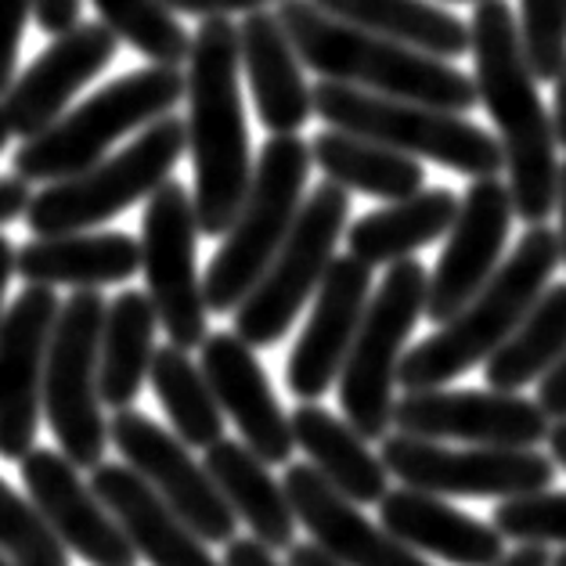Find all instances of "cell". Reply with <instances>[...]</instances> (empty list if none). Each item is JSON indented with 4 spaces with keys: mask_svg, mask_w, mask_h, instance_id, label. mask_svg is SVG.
Here are the masks:
<instances>
[{
    "mask_svg": "<svg viewBox=\"0 0 566 566\" xmlns=\"http://www.w3.org/2000/svg\"><path fill=\"white\" fill-rule=\"evenodd\" d=\"M459 202L448 188H422L416 196L397 199L382 210L365 213L347 231V245L357 260L379 268L408 260L422 245L444 239L459 217Z\"/></svg>",
    "mask_w": 566,
    "mask_h": 566,
    "instance_id": "29",
    "label": "cell"
},
{
    "mask_svg": "<svg viewBox=\"0 0 566 566\" xmlns=\"http://www.w3.org/2000/svg\"><path fill=\"white\" fill-rule=\"evenodd\" d=\"M80 0H33V19L44 33L59 36L80 22Z\"/></svg>",
    "mask_w": 566,
    "mask_h": 566,
    "instance_id": "41",
    "label": "cell"
},
{
    "mask_svg": "<svg viewBox=\"0 0 566 566\" xmlns=\"http://www.w3.org/2000/svg\"><path fill=\"white\" fill-rule=\"evenodd\" d=\"M105 300L94 289H76L62 303L44 365V411L59 448L76 469L105 462L108 422L98 394V347Z\"/></svg>",
    "mask_w": 566,
    "mask_h": 566,
    "instance_id": "11",
    "label": "cell"
},
{
    "mask_svg": "<svg viewBox=\"0 0 566 566\" xmlns=\"http://www.w3.org/2000/svg\"><path fill=\"white\" fill-rule=\"evenodd\" d=\"M33 0H0V98L11 91L19 73V48Z\"/></svg>",
    "mask_w": 566,
    "mask_h": 566,
    "instance_id": "39",
    "label": "cell"
},
{
    "mask_svg": "<svg viewBox=\"0 0 566 566\" xmlns=\"http://www.w3.org/2000/svg\"><path fill=\"white\" fill-rule=\"evenodd\" d=\"M279 19L296 44L303 65L322 80L386 94V98L451 108V113H469L480 105L476 80L465 76L462 69L397 44L390 36L325 15L314 0H282Z\"/></svg>",
    "mask_w": 566,
    "mask_h": 566,
    "instance_id": "3",
    "label": "cell"
},
{
    "mask_svg": "<svg viewBox=\"0 0 566 566\" xmlns=\"http://www.w3.org/2000/svg\"><path fill=\"white\" fill-rule=\"evenodd\" d=\"M19 473L25 499L69 552H76L91 566H137V548L127 531L91 483L80 480V469L62 451L33 448L19 462Z\"/></svg>",
    "mask_w": 566,
    "mask_h": 566,
    "instance_id": "18",
    "label": "cell"
},
{
    "mask_svg": "<svg viewBox=\"0 0 566 566\" xmlns=\"http://www.w3.org/2000/svg\"><path fill=\"white\" fill-rule=\"evenodd\" d=\"M311 156L328 181L347 191H365L371 199L397 202L426 188L422 163L397 148H386L347 130H325L311 142Z\"/></svg>",
    "mask_w": 566,
    "mask_h": 566,
    "instance_id": "32",
    "label": "cell"
},
{
    "mask_svg": "<svg viewBox=\"0 0 566 566\" xmlns=\"http://www.w3.org/2000/svg\"><path fill=\"white\" fill-rule=\"evenodd\" d=\"M473 59H476V94L480 105L499 127L505 148L509 191L516 217L527 224H545L556 210L559 159L552 116L537 98V76L531 73L520 44V25L502 0H483L473 11Z\"/></svg>",
    "mask_w": 566,
    "mask_h": 566,
    "instance_id": "2",
    "label": "cell"
},
{
    "mask_svg": "<svg viewBox=\"0 0 566 566\" xmlns=\"http://www.w3.org/2000/svg\"><path fill=\"white\" fill-rule=\"evenodd\" d=\"M0 548L15 566H69V548L36 513L30 499L0 476Z\"/></svg>",
    "mask_w": 566,
    "mask_h": 566,
    "instance_id": "36",
    "label": "cell"
},
{
    "mask_svg": "<svg viewBox=\"0 0 566 566\" xmlns=\"http://www.w3.org/2000/svg\"><path fill=\"white\" fill-rule=\"evenodd\" d=\"M451 4H483V0H451Z\"/></svg>",
    "mask_w": 566,
    "mask_h": 566,
    "instance_id": "54",
    "label": "cell"
},
{
    "mask_svg": "<svg viewBox=\"0 0 566 566\" xmlns=\"http://www.w3.org/2000/svg\"><path fill=\"white\" fill-rule=\"evenodd\" d=\"M516 202L502 177H476L459 202V217L448 231L444 253L430 274L426 317L437 325L451 322L502 264L513 228Z\"/></svg>",
    "mask_w": 566,
    "mask_h": 566,
    "instance_id": "17",
    "label": "cell"
},
{
    "mask_svg": "<svg viewBox=\"0 0 566 566\" xmlns=\"http://www.w3.org/2000/svg\"><path fill=\"white\" fill-rule=\"evenodd\" d=\"M202 465L234 509V516L250 523L256 542L289 552V545L296 542V513L285 494V483L271 476L268 462L239 440L220 437L217 444L206 448Z\"/></svg>",
    "mask_w": 566,
    "mask_h": 566,
    "instance_id": "28",
    "label": "cell"
},
{
    "mask_svg": "<svg viewBox=\"0 0 566 566\" xmlns=\"http://www.w3.org/2000/svg\"><path fill=\"white\" fill-rule=\"evenodd\" d=\"M188 148L196 170V217L202 234L220 239L239 217L253 181V151L242 102L239 25L210 15L188 51Z\"/></svg>",
    "mask_w": 566,
    "mask_h": 566,
    "instance_id": "1",
    "label": "cell"
},
{
    "mask_svg": "<svg viewBox=\"0 0 566 566\" xmlns=\"http://www.w3.org/2000/svg\"><path fill=\"white\" fill-rule=\"evenodd\" d=\"M188 94V73L181 65H145L137 73L113 80L84 105L65 113L40 134L25 137L11 159V170L25 181H62L105 159L119 137L148 127V123L174 113V105Z\"/></svg>",
    "mask_w": 566,
    "mask_h": 566,
    "instance_id": "5",
    "label": "cell"
},
{
    "mask_svg": "<svg viewBox=\"0 0 566 566\" xmlns=\"http://www.w3.org/2000/svg\"><path fill=\"white\" fill-rule=\"evenodd\" d=\"M33 202V191H30V181L25 177H0V228L11 224V220L25 217Z\"/></svg>",
    "mask_w": 566,
    "mask_h": 566,
    "instance_id": "43",
    "label": "cell"
},
{
    "mask_svg": "<svg viewBox=\"0 0 566 566\" xmlns=\"http://www.w3.org/2000/svg\"><path fill=\"white\" fill-rule=\"evenodd\" d=\"M552 130H556V145L566 148V65L556 76V105H552Z\"/></svg>",
    "mask_w": 566,
    "mask_h": 566,
    "instance_id": "47",
    "label": "cell"
},
{
    "mask_svg": "<svg viewBox=\"0 0 566 566\" xmlns=\"http://www.w3.org/2000/svg\"><path fill=\"white\" fill-rule=\"evenodd\" d=\"M102 22L134 51H142L156 65L188 62L191 33L174 19L163 0H91Z\"/></svg>",
    "mask_w": 566,
    "mask_h": 566,
    "instance_id": "35",
    "label": "cell"
},
{
    "mask_svg": "<svg viewBox=\"0 0 566 566\" xmlns=\"http://www.w3.org/2000/svg\"><path fill=\"white\" fill-rule=\"evenodd\" d=\"M566 354V282L545 285L509 339L483 361L491 390H523Z\"/></svg>",
    "mask_w": 566,
    "mask_h": 566,
    "instance_id": "33",
    "label": "cell"
},
{
    "mask_svg": "<svg viewBox=\"0 0 566 566\" xmlns=\"http://www.w3.org/2000/svg\"><path fill=\"white\" fill-rule=\"evenodd\" d=\"M347 213L350 191L336 181H322L300 206L296 224L289 228L268 271L234 307V333L253 350L274 347L317 293L336 260V242L347 234Z\"/></svg>",
    "mask_w": 566,
    "mask_h": 566,
    "instance_id": "10",
    "label": "cell"
},
{
    "mask_svg": "<svg viewBox=\"0 0 566 566\" xmlns=\"http://www.w3.org/2000/svg\"><path fill=\"white\" fill-rule=\"evenodd\" d=\"M108 440L116 444L134 473H142L163 502L181 516L202 542L228 545L239 527V516L220 494L206 465L191 459V448L181 437L163 430L159 422L134 408H119L108 422Z\"/></svg>",
    "mask_w": 566,
    "mask_h": 566,
    "instance_id": "14",
    "label": "cell"
},
{
    "mask_svg": "<svg viewBox=\"0 0 566 566\" xmlns=\"http://www.w3.org/2000/svg\"><path fill=\"white\" fill-rule=\"evenodd\" d=\"M0 566H15V563L8 559V552H4V548H0Z\"/></svg>",
    "mask_w": 566,
    "mask_h": 566,
    "instance_id": "53",
    "label": "cell"
},
{
    "mask_svg": "<svg viewBox=\"0 0 566 566\" xmlns=\"http://www.w3.org/2000/svg\"><path fill=\"white\" fill-rule=\"evenodd\" d=\"M556 210H559V231H556V239H559V260H563V264H566V163H563V167H559Z\"/></svg>",
    "mask_w": 566,
    "mask_h": 566,
    "instance_id": "49",
    "label": "cell"
},
{
    "mask_svg": "<svg viewBox=\"0 0 566 566\" xmlns=\"http://www.w3.org/2000/svg\"><path fill=\"white\" fill-rule=\"evenodd\" d=\"M170 11H181V15H196V19H210V15H234V11H260L268 4H282V0H163Z\"/></svg>",
    "mask_w": 566,
    "mask_h": 566,
    "instance_id": "40",
    "label": "cell"
},
{
    "mask_svg": "<svg viewBox=\"0 0 566 566\" xmlns=\"http://www.w3.org/2000/svg\"><path fill=\"white\" fill-rule=\"evenodd\" d=\"M394 430L426 440H462L480 448H537L552 419L516 390H405L394 405Z\"/></svg>",
    "mask_w": 566,
    "mask_h": 566,
    "instance_id": "15",
    "label": "cell"
},
{
    "mask_svg": "<svg viewBox=\"0 0 566 566\" xmlns=\"http://www.w3.org/2000/svg\"><path fill=\"white\" fill-rule=\"evenodd\" d=\"M91 488L105 502L108 513L119 520V527L127 531L137 556L148 559L151 566H224L206 552L202 537L130 465H94Z\"/></svg>",
    "mask_w": 566,
    "mask_h": 566,
    "instance_id": "23",
    "label": "cell"
},
{
    "mask_svg": "<svg viewBox=\"0 0 566 566\" xmlns=\"http://www.w3.org/2000/svg\"><path fill=\"white\" fill-rule=\"evenodd\" d=\"M289 422H293L296 448L339 494L357 505L382 502V494L390 491V469L379 454L368 451V440L347 419H336L314 400H303Z\"/></svg>",
    "mask_w": 566,
    "mask_h": 566,
    "instance_id": "27",
    "label": "cell"
},
{
    "mask_svg": "<svg viewBox=\"0 0 566 566\" xmlns=\"http://www.w3.org/2000/svg\"><path fill=\"white\" fill-rule=\"evenodd\" d=\"M185 148V119L167 113L163 119L148 123L116 156H105L87 170L51 181L40 196H33L30 210H25V224H30L33 234H69L98 228L123 210H130L134 202L148 199L163 181H170Z\"/></svg>",
    "mask_w": 566,
    "mask_h": 566,
    "instance_id": "8",
    "label": "cell"
},
{
    "mask_svg": "<svg viewBox=\"0 0 566 566\" xmlns=\"http://www.w3.org/2000/svg\"><path fill=\"white\" fill-rule=\"evenodd\" d=\"M563 260L556 231L531 224L505 264H499V271L488 279V285L430 339L405 350L397 368V386L433 390V386H448L451 379L465 376L469 368L488 361L523 322V314L534 307V300L545 293L552 271Z\"/></svg>",
    "mask_w": 566,
    "mask_h": 566,
    "instance_id": "4",
    "label": "cell"
},
{
    "mask_svg": "<svg viewBox=\"0 0 566 566\" xmlns=\"http://www.w3.org/2000/svg\"><path fill=\"white\" fill-rule=\"evenodd\" d=\"M282 483L296 523H303L314 545H322L343 566H430L422 552L394 537L382 523L376 527L361 505L339 494L314 465H289Z\"/></svg>",
    "mask_w": 566,
    "mask_h": 566,
    "instance_id": "22",
    "label": "cell"
},
{
    "mask_svg": "<svg viewBox=\"0 0 566 566\" xmlns=\"http://www.w3.org/2000/svg\"><path fill=\"white\" fill-rule=\"evenodd\" d=\"M379 459L405 488L440 499H520L556 480L552 454H537V448H444L400 430L382 437Z\"/></svg>",
    "mask_w": 566,
    "mask_h": 566,
    "instance_id": "13",
    "label": "cell"
},
{
    "mask_svg": "<svg viewBox=\"0 0 566 566\" xmlns=\"http://www.w3.org/2000/svg\"><path fill=\"white\" fill-rule=\"evenodd\" d=\"M494 531L516 545H552L566 548V491H534L520 499H502L494 509Z\"/></svg>",
    "mask_w": 566,
    "mask_h": 566,
    "instance_id": "37",
    "label": "cell"
},
{
    "mask_svg": "<svg viewBox=\"0 0 566 566\" xmlns=\"http://www.w3.org/2000/svg\"><path fill=\"white\" fill-rule=\"evenodd\" d=\"M520 44L537 80H556L566 65V0H520Z\"/></svg>",
    "mask_w": 566,
    "mask_h": 566,
    "instance_id": "38",
    "label": "cell"
},
{
    "mask_svg": "<svg viewBox=\"0 0 566 566\" xmlns=\"http://www.w3.org/2000/svg\"><path fill=\"white\" fill-rule=\"evenodd\" d=\"M314 116L333 130H347L405 156L430 159L465 177H499L505 170V148L494 134L476 127L465 113L451 108L386 98L336 80H322L314 87Z\"/></svg>",
    "mask_w": 566,
    "mask_h": 566,
    "instance_id": "7",
    "label": "cell"
},
{
    "mask_svg": "<svg viewBox=\"0 0 566 566\" xmlns=\"http://www.w3.org/2000/svg\"><path fill=\"white\" fill-rule=\"evenodd\" d=\"M548 454H552V462L566 469V419L552 422V430H548Z\"/></svg>",
    "mask_w": 566,
    "mask_h": 566,
    "instance_id": "50",
    "label": "cell"
},
{
    "mask_svg": "<svg viewBox=\"0 0 566 566\" xmlns=\"http://www.w3.org/2000/svg\"><path fill=\"white\" fill-rule=\"evenodd\" d=\"M552 566H566V548L559 552V556H552Z\"/></svg>",
    "mask_w": 566,
    "mask_h": 566,
    "instance_id": "52",
    "label": "cell"
},
{
    "mask_svg": "<svg viewBox=\"0 0 566 566\" xmlns=\"http://www.w3.org/2000/svg\"><path fill=\"white\" fill-rule=\"evenodd\" d=\"M15 271L25 285L102 289L142 271V242L127 231H69L36 234L19 250Z\"/></svg>",
    "mask_w": 566,
    "mask_h": 566,
    "instance_id": "26",
    "label": "cell"
},
{
    "mask_svg": "<svg viewBox=\"0 0 566 566\" xmlns=\"http://www.w3.org/2000/svg\"><path fill=\"white\" fill-rule=\"evenodd\" d=\"M379 523L405 545L451 566H494L505 556V537L494 531V523H480L440 494L419 488L386 491Z\"/></svg>",
    "mask_w": 566,
    "mask_h": 566,
    "instance_id": "25",
    "label": "cell"
},
{
    "mask_svg": "<svg viewBox=\"0 0 566 566\" xmlns=\"http://www.w3.org/2000/svg\"><path fill=\"white\" fill-rule=\"evenodd\" d=\"M311 148L296 134H271L253 163V181L239 217L202 274V296L213 314H234L296 224L311 177Z\"/></svg>",
    "mask_w": 566,
    "mask_h": 566,
    "instance_id": "6",
    "label": "cell"
},
{
    "mask_svg": "<svg viewBox=\"0 0 566 566\" xmlns=\"http://www.w3.org/2000/svg\"><path fill=\"white\" fill-rule=\"evenodd\" d=\"M314 4L325 15L390 36L397 44H408L444 62L473 51L469 22L454 19L448 8L430 4V0H314Z\"/></svg>",
    "mask_w": 566,
    "mask_h": 566,
    "instance_id": "31",
    "label": "cell"
},
{
    "mask_svg": "<svg viewBox=\"0 0 566 566\" xmlns=\"http://www.w3.org/2000/svg\"><path fill=\"white\" fill-rule=\"evenodd\" d=\"M537 405L545 408V416L552 422L566 419V354L537 379Z\"/></svg>",
    "mask_w": 566,
    "mask_h": 566,
    "instance_id": "42",
    "label": "cell"
},
{
    "mask_svg": "<svg viewBox=\"0 0 566 566\" xmlns=\"http://www.w3.org/2000/svg\"><path fill=\"white\" fill-rule=\"evenodd\" d=\"M59 311L54 285H25L0 317V459L8 462H22L33 451Z\"/></svg>",
    "mask_w": 566,
    "mask_h": 566,
    "instance_id": "16",
    "label": "cell"
},
{
    "mask_svg": "<svg viewBox=\"0 0 566 566\" xmlns=\"http://www.w3.org/2000/svg\"><path fill=\"white\" fill-rule=\"evenodd\" d=\"M119 36L105 22H76L51 40V44L25 65V73L4 94V108L11 134L25 137L40 134L62 116V108L84 91L102 69L113 65Z\"/></svg>",
    "mask_w": 566,
    "mask_h": 566,
    "instance_id": "20",
    "label": "cell"
},
{
    "mask_svg": "<svg viewBox=\"0 0 566 566\" xmlns=\"http://www.w3.org/2000/svg\"><path fill=\"white\" fill-rule=\"evenodd\" d=\"M199 365L210 379L224 416L239 426L242 444L260 454L268 465H285L293 459V422L271 390L264 365L239 333H213L202 339Z\"/></svg>",
    "mask_w": 566,
    "mask_h": 566,
    "instance_id": "21",
    "label": "cell"
},
{
    "mask_svg": "<svg viewBox=\"0 0 566 566\" xmlns=\"http://www.w3.org/2000/svg\"><path fill=\"white\" fill-rule=\"evenodd\" d=\"M224 566H282L274 559V548H268L256 537H231L224 545Z\"/></svg>",
    "mask_w": 566,
    "mask_h": 566,
    "instance_id": "44",
    "label": "cell"
},
{
    "mask_svg": "<svg viewBox=\"0 0 566 566\" xmlns=\"http://www.w3.org/2000/svg\"><path fill=\"white\" fill-rule=\"evenodd\" d=\"M430 274L416 260H397L371 293L361 328L339 371V408L365 440H382L394 426V386L411 328L426 314Z\"/></svg>",
    "mask_w": 566,
    "mask_h": 566,
    "instance_id": "9",
    "label": "cell"
},
{
    "mask_svg": "<svg viewBox=\"0 0 566 566\" xmlns=\"http://www.w3.org/2000/svg\"><path fill=\"white\" fill-rule=\"evenodd\" d=\"M371 300V264L354 253L336 256L333 268L314 293V307L307 325L289 354L285 382L300 400H317L333 390L343 361L354 347V336L361 328L365 307Z\"/></svg>",
    "mask_w": 566,
    "mask_h": 566,
    "instance_id": "19",
    "label": "cell"
},
{
    "mask_svg": "<svg viewBox=\"0 0 566 566\" xmlns=\"http://www.w3.org/2000/svg\"><path fill=\"white\" fill-rule=\"evenodd\" d=\"M148 379L163 411H167L174 433L188 448L206 451L224 437V408H220L202 365L191 361L185 347H177V343L159 347L156 357H151Z\"/></svg>",
    "mask_w": 566,
    "mask_h": 566,
    "instance_id": "34",
    "label": "cell"
},
{
    "mask_svg": "<svg viewBox=\"0 0 566 566\" xmlns=\"http://www.w3.org/2000/svg\"><path fill=\"white\" fill-rule=\"evenodd\" d=\"M494 566H552V552L548 545H520L513 552H505Z\"/></svg>",
    "mask_w": 566,
    "mask_h": 566,
    "instance_id": "46",
    "label": "cell"
},
{
    "mask_svg": "<svg viewBox=\"0 0 566 566\" xmlns=\"http://www.w3.org/2000/svg\"><path fill=\"white\" fill-rule=\"evenodd\" d=\"M199 217L196 199L181 181H163L148 196L142 220V271L145 293L156 303L159 325L170 343L185 350L202 347L206 333V307L202 279H199Z\"/></svg>",
    "mask_w": 566,
    "mask_h": 566,
    "instance_id": "12",
    "label": "cell"
},
{
    "mask_svg": "<svg viewBox=\"0 0 566 566\" xmlns=\"http://www.w3.org/2000/svg\"><path fill=\"white\" fill-rule=\"evenodd\" d=\"M159 314L148 293H119L105 311L98 347V394L105 408H130L156 357Z\"/></svg>",
    "mask_w": 566,
    "mask_h": 566,
    "instance_id": "30",
    "label": "cell"
},
{
    "mask_svg": "<svg viewBox=\"0 0 566 566\" xmlns=\"http://www.w3.org/2000/svg\"><path fill=\"white\" fill-rule=\"evenodd\" d=\"M239 54L260 123L271 134H296L314 116V87L282 19L268 8L250 11L239 25Z\"/></svg>",
    "mask_w": 566,
    "mask_h": 566,
    "instance_id": "24",
    "label": "cell"
},
{
    "mask_svg": "<svg viewBox=\"0 0 566 566\" xmlns=\"http://www.w3.org/2000/svg\"><path fill=\"white\" fill-rule=\"evenodd\" d=\"M15 245H11L4 234H0V317H4V293H8V282H11V274H15Z\"/></svg>",
    "mask_w": 566,
    "mask_h": 566,
    "instance_id": "48",
    "label": "cell"
},
{
    "mask_svg": "<svg viewBox=\"0 0 566 566\" xmlns=\"http://www.w3.org/2000/svg\"><path fill=\"white\" fill-rule=\"evenodd\" d=\"M8 142H11V127H8V116H4V108H0V151L8 148Z\"/></svg>",
    "mask_w": 566,
    "mask_h": 566,
    "instance_id": "51",
    "label": "cell"
},
{
    "mask_svg": "<svg viewBox=\"0 0 566 566\" xmlns=\"http://www.w3.org/2000/svg\"><path fill=\"white\" fill-rule=\"evenodd\" d=\"M285 566H343L339 559H333L322 545H314V542H303V545H289V559Z\"/></svg>",
    "mask_w": 566,
    "mask_h": 566,
    "instance_id": "45",
    "label": "cell"
}]
</instances>
